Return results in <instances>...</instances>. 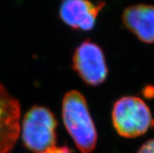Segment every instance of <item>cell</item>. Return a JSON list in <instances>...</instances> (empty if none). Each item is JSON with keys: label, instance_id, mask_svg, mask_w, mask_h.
I'll return each mask as SVG.
<instances>
[{"label": "cell", "instance_id": "8", "mask_svg": "<svg viewBox=\"0 0 154 153\" xmlns=\"http://www.w3.org/2000/svg\"><path fill=\"white\" fill-rule=\"evenodd\" d=\"M39 153H72L68 147L66 146L53 145L47 148L45 151Z\"/></svg>", "mask_w": 154, "mask_h": 153}, {"label": "cell", "instance_id": "3", "mask_svg": "<svg viewBox=\"0 0 154 153\" xmlns=\"http://www.w3.org/2000/svg\"><path fill=\"white\" fill-rule=\"evenodd\" d=\"M112 121L119 135L133 138L144 134L153 123L150 109L143 99L125 96L115 103Z\"/></svg>", "mask_w": 154, "mask_h": 153}, {"label": "cell", "instance_id": "4", "mask_svg": "<svg viewBox=\"0 0 154 153\" xmlns=\"http://www.w3.org/2000/svg\"><path fill=\"white\" fill-rule=\"evenodd\" d=\"M72 62L74 71L88 85H100L107 78L108 68L103 51L88 39L77 47Z\"/></svg>", "mask_w": 154, "mask_h": 153}, {"label": "cell", "instance_id": "2", "mask_svg": "<svg viewBox=\"0 0 154 153\" xmlns=\"http://www.w3.org/2000/svg\"><path fill=\"white\" fill-rule=\"evenodd\" d=\"M57 127L56 117L49 109L34 106L25 113L20 135L27 149L39 153L56 145Z\"/></svg>", "mask_w": 154, "mask_h": 153}, {"label": "cell", "instance_id": "6", "mask_svg": "<svg viewBox=\"0 0 154 153\" xmlns=\"http://www.w3.org/2000/svg\"><path fill=\"white\" fill-rule=\"evenodd\" d=\"M104 6V2H94L91 0H62L59 16L72 29L91 31L96 26L98 16Z\"/></svg>", "mask_w": 154, "mask_h": 153}, {"label": "cell", "instance_id": "7", "mask_svg": "<svg viewBox=\"0 0 154 153\" xmlns=\"http://www.w3.org/2000/svg\"><path fill=\"white\" fill-rule=\"evenodd\" d=\"M122 22L140 41L154 44V6L145 4L129 6L122 14Z\"/></svg>", "mask_w": 154, "mask_h": 153}, {"label": "cell", "instance_id": "9", "mask_svg": "<svg viewBox=\"0 0 154 153\" xmlns=\"http://www.w3.org/2000/svg\"><path fill=\"white\" fill-rule=\"evenodd\" d=\"M138 153H154V139L149 140L143 144Z\"/></svg>", "mask_w": 154, "mask_h": 153}, {"label": "cell", "instance_id": "5", "mask_svg": "<svg viewBox=\"0 0 154 153\" xmlns=\"http://www.w3.org/2000/svg\"><path fill=\"white\" fill-rule=\"evenodd\" d=\"M20 134V105L0 84V153H10Z\"/></svg>", "mask_w": 154, "mask_h": 153}, {"label": "cell", "instance_id": "1", "mask_svg": "<svg viewBox=\"0 0 154 153\" xmlns=\"http://www.w3.org/2000/svg\"><path fill=\"white\" fill-rule=\"evenodd\" d=\"M62 118L66 131L82 153H92L97 143V130L85 98L72 90L63 99Z\"/></svg>", "mask_w": 154, "mask_h": 153}]
</instances>
